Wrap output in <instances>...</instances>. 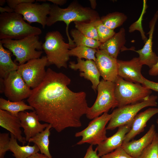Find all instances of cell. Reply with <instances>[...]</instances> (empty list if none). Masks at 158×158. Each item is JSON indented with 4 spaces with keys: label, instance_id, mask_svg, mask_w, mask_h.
<instances>
[{
    "label": "cell",
    "instance_id": "cell-1",
    "mask_svg": "<svg viewBox=\"0 0 158 158\" xmlns=\"http://www.w3.org/2000/svg\"><path fill=\"white\" fill-rule=\"evenodd\" d=\"M71 82L65 74L49 68L42 82L32 89L27 99L40 121L51 124L58 132L81 127V118L89 107L86 93L70 90Z\"/></svg>",
    "mask_w": 158,
    "mask_h": 158
},
{
    "label": "cell",
    "instance_id": "cell-2",
    "mask_svg": "<svg viewBox=\"0 0 158 158\" xmlns=\"http://www.w3.org/2000/svg\"><path fill=\"white\" fill-rule=\"evenodd\" d=\"M100 18L98 13L89 7H84L77 1L72 2L65 8L53 4L47 19L46 25L50 26L57 22L62 21L66 25V33L68 43L75 47V44L69 36L68 28L72 22H93Z\"/></svg>",
    "mask_w": 158,
    "mask_h": 158
},
{
    "label": "cell",
    "instance_id": "cell-3",
    "mask_svg": "<svg viewBox=\"0 0 158 158\" xmlns=\"http://www.w3.org/2000/svg\"><path fill=\"white\" fill-rule=\"evenodd\" d=\"M42 33L39 28L26 23L22 16L15 12L0 15V39L19 40L26 37L39 35Z\"/></svg>",
    "mask_w": 158,
    "mask_h": 158
},
{
    "label": "cell",
    "instance_id": "cell-4",
    "mask_svg": "<svg viewBox=\"0 0 158 158\" xmlns=\"http://www.w3.org/2000/svg\"><path fill=\"white\" fill-rule=\"evenodd\" d=\"M4 47L8 49L16 57L19 65L29 61L40 58L43 51V43L38 35H32L19 40L5 39L0 40Z\"/></svg>",
    "mask_w": 158,
    "mask_h": 158
},
{
    "label": "cell",
    "instance_id": "cell-5",
    "mask_svg": "<svg viewBox=\"0 0 158 158\" xmlns=\"http://www.w3.org/2000/svg\"><path fill=\"white\" fill-rule=\"evenodd\" d=\"M42 47L46 54L48 64H54L59 68L67 67V63L69 59V49L73 47L65 42L59 31L47 32Z\"/></svg>",
    "mask_w": 158,
    "mask_h": 158
},
{
    "label": "cell",
    "instance_id": "cell-6",
    "mask_svg": "<svg viewBox=\"0 0 158 158\" xmlns=\"http://www.w3.org/2000/svg\"><path fill=\"white\" fill-rule=\"evenodd\" d=\"M115 83L114 94L118 107L143 101L152 92L151 89L142 84L126 81L119 76Z\"/></svg>",
    "mask_w": 158,
    "mask_h": 158
},
{
    "label": "cell",
    "instance_id": "cell-7",
    "mask_svg": "<svg viewBox=\"0 0 158 158\" xmlns=\"http://www.w3.org/2000/svg\"><path fill=\"white\" fill-rule=\"evenodd\" d=\"M114 82L102 79L97 86L98 94L93 105L89 107L86 115L87 118L93 119L111 109L118 106L115 97Z\"/></svg>",
    "mask_w": 158,
    "mask_h": 158
},
{
    "label": "cell",
    "instance_id": "cell-8",
    "mask_svg": "<svg viewBox=\"0 0 158 158\" xmlns=\"http://www.w3.org/2000/svg\"><path fill=\"white\" fill-rule=\"evenodd\" d=\"M157 98V96L153 95L142 101L118 107L112 113L107 130H113L121 126L132 124L135 116L142 109L149 106L156 107Z\"/></svg>",
    "mask_w": 158,
    "mask_h": 158
},
{
    "label": "cell",
    "instance_id": "cell-9",
    "mask_svg": "<svg viewBox=\"0 0 158 158\" xmlns=\"http://www.w3.org/2000/svg\"><path fill=\"white\" fill-rule=\"evenodd\" d=\"M112 114L105 113L93 119L87 126L83 130L76 133V137H82L77 145L87 143L92 145H98L107 138L106 126L109 121Z\"/></svg>",
    "mask_w": 158,
    "mask_h": 158
},
{
    "label": "cell",
    "instance_id": "cell-10",
    "mask_svg": "<svg viewBox=\"0 0 158 158\" xmlns=\"http://www.w3.org/2000/svg\"><path fill=\"white\" fill-rule=\"evenodd\" d=\"M48 64L47 56H44L19 65L17 71L27 85L33 89L44 79L46 74L45 67Z\"/></svg>",
    "mask_w": 158,
    "mask_h": 158
},
{
    "label": "cell",
    "instance_id": "cell-11",
    "mask_svg": "<svg viewBox=\"0 0 158 158\" xmlns=\"http://www.w3.org/2000/svg\"><path fill=\"white\" fill-rule=\"evenodd\" d=\"M4 92L8 100L13 102L23 101L30 95L32 90L17 71L10 72L3 79Z\"/></svg>",
    "mask_w": 158,
    "mask_h": 158
},
{
    "label": "cell",
    "instance_id": "cell-12",
    "mask_svg": "<svg viewBox=\"0 0 158 158\" xmlns=\"http://www.w3.org/2000/svg\"><path fill=\"white\" fill-rule=\"evenodd\" d=\"M51 5L47 3L41 4L25 3L18 6L15 9L14 12L21 14L24 20L29 23H38L44 28L46 25L47 16L49 13Z\"/></svg>",
    "mask_w": 158,
    "mask_h": 158
},
{
    "label": "cell",
    "instance_id": "cell-13",
    "mask_svg": "<svg viewBox=\"0 0 158 158\" xmlns=\"http://www.w3.org/2000/svg\"><path fill=\"white\" fill-rule=\"evenodd\" d=\"M95 56V62L103 79L115 83L118 77L117 59L106 51L99 49Z\"/></svg>",
    "mask_w": 158,
    "mask_h": 158
},
{
    "label": "cell",
    "instance_id": "cell-14",
    "mask_svg": "<svg viewBox=\"0 0 158 158\" xmlns=\"http://www.w3.org/2000/svg\"><path fill=\"white\" fill-rule=\"evenodd\" d=\"M158 19V10L154 14L149 23L150 30L147 34L149 35V38L145 42L142 48L140 49L135 50L133 48L128 49L127 50L134 51L139 55V58L141 64L143 65L148 66L151 68L157 63L158 60V56L152 50V39L155 27Z\"/></svg>",
    "mask_w": 158,
    "mask_h": 158
},
{
    "label": "cell",
    "instance_id": "cell-15",
    "mask_svg": "<svg viewBox=\"0 0 158 158\" xmlns=\"http://www.w3.org/2000/svg\"><path fill=\"white\" fill-rule=\"evenodd\" d=\"M117 61L118 76L128 81L142 84L145 78L141 73L142 65L139 57H134L128 61Z\"/></svg>",
    "mask_w": 158,
    "mask_h": 158
},
{
    "label": "cell",
    "instance_id": "cell-16",
    "mask_svg": "<svg viewBox=\"0 0 158 158\" xmlns=\"http://www.w3.org/2000/svg\"><path fill=\"white\" fill-rule=\"evenodd\" d=\"M18 117L20 121L21 127L24 129L26 141H28L30 138L43 131L49 125L47 123H40L35 111L30 112H20Z\"/></svg>",
    "mask_w": 158,
    "mask_h": 158
},
{
    "label": "cell",
    "instance_id": "cell-17",
    "mask_svg": "<svg viewBox=\"0 0 158 158\" xmlns=\"http://www.w3.org/2000/svg\"><path fill=\"white\" fill-rule=\"evenodd\" d=\"M77 62L70 61L69 67L72 69H79L81 72L80 76L90 81L92 83V88L96 91L100 83V75L96 63L92 60H84L77 58Z\"/></svg>",
    "mask_w": 158,
    "mask_h": 158
},
{
    "label": "cell",
    "instance_id": "cell-18",
    "mask_svg": "<svg viewBox=\"0 0 158 158\" xmlns=\"http://www.w3.org/2000/svg\"><path fill=\"white\" fill-rule=\"evenodd\" d=\"M131 125L130 124L119 127L114 134L97 145L96 148L98 155L101 157L121 147L126 135L130 130Z\"/></svg>",
    "mask_w": 158,
    "mask_h": 158
},
{
    "label": "cell",
    "instance_id": "cell-19",
    "mask_svg": "<svg viewBox=\"0 0 158 158\" xmlns=\"http://www.w3.org/2000/svg\"><path fill=\"white\" fill-rule=\"evenodd\" d=\"M156 133L155 126L152 124L148 131L141 138L123 143L122 147L131 157L137 158L151 143Z\"/></svg>",
    "mask_w": 158,
    "mask_h": 158
},
{
    "label": "cell",
    "instance_id": "cell-20",
    "mask_svg": "<svg viewBox=\"0 0 158 158\" xmlns=\"http://www.w3.org/2000/svg\"><path fill=\"white\" fill-rule=\"evenodd\" d=\"M158 113V108H150L137 114L132 123L131 129L126 135L123 143L129 142L144 130L148 121Z\"/></svg>",
    "mask_w": 158,
    "mask_h": 158
},
{
    "label": "cell",
    "instance_id": "cell-21",
    "mask_svg": "<svg viewBox=\"0 0 158 158\" xmlns=\"http://www.w3.org/2000/svg\"><path fill=\"white\" fill-rule=\"evenodd\" d=\"M0 126L12 134L19 142L24 145L25 138L22 135L20 121L18 117L12 115L6 111L0 109Z\"/></svg>",
    "mask_w": 158,
    "mask_h": 158
},
{
    "label": "cell",
    "instance_id": "cell-22",
    "mask_svg": "<svg viewBox=\"0 0 158 158\" xmlns=\"http://www.w3.org/2000/svg\"><path fill=\"white\" fill-rule=\"evenodd\" d=\"M125 30L122 28L105 42L101 43L99 49L106 51L113 57L117 59L120 51H123L126 42Z\"/></svg>",
    "mask_w": 158,
    "mask_h": 158
},
{
    "label": "cell",
    "instance_id": "cell-23",
    "mask_svg": "<svg viewBox=\"0 0 158 158\" xmlns=\"http://www.w3.org/2000/svg\"><path fill=\"white\" fill-rule=\"evenodd\" d=\"M10 135L8 150L13 153L15 158H28L40 151L39 148L35 144L33 146L20 145L14 135L11 133Z\"/></svg>",
    "mask_w": 158,
    "mask_h": 158
},
{
    "label": "cell",
    "instance_id": "cell-24",
    "mask_svg": "<svg viewBox=\"0 0 158 158\" xmlns=\"http://www.w3.org/2000/svg\"><path fill=\"white\" fill-rule=\"evenodd\" d=\"M11 51L5 49L0 41V76L4 79L11 72L17 71L19 66L12 61Z\"/></svg>",
    "mask_w": 158,
    "mask_h": 158
},
{
    "label": "cell",
    "instance_id": "cell-25",
    "mask_svg": "<svg viewBox=\"0 0 158 158\" xmlns=\"http://www.w3.org/2000/svg\"><path fill=\"white\" fill-rule=\"evenodd\" d=\"M51 124H49L44 130L30 138L29 143L33 142L39 148L41 153L49 158H52L49 150V137L50 134V129L52 128Z\"/></svg>",
    "mask_w": 158,
    "mask_h": 158
},
{
    "label": "cell",
    "instance_id": "cell-26",
    "mask_svg": "<svg viewBox=\"0 0 158 158\" xmlns=\"http://www.w3.org/2000/svg\"><path fill=\"white\" fill-rule=\"evenodd\" d=\"M0 109L6 111L12 115L18 117L19 113L27 110L34 111V108L26 104L23 101L13 102L0 98Z\"/></svg>",
    "mask_w": 158,
    "mask_h": 158
},
{
    "label": "cell",
    "instance_id": "cell-27",
    "mask_svg": "<svg viewBox=\"0 0 158 158\" xmlns=\"http://www.w3.org/2000/svg\"><path fill=\"white\" fill-rule=\"evenodd\" d=\"M70 34L75 47L83 46L98 49L101 44L99 41L85 36L76 29H71Z\"/></svg>",
    "mask_w": 158,
    "mask_h": 158
},
{
    "label": "cell",
    "instance_id": "cell-28",
    "mask_svg": "<svg viewBox=\"0 0 158 158\" xmlns=\"http://www.w3.org/2000/svg\"><path fill=\"white\" fill-rule=\"evenodd\" d=\"M127 18V16L124 13L115 12L102 16L100 18V20L106 26L114 30L121 26Z\"/></svg>",
    "mask_w": 158,
    "mask_h": 158
},
{
    "label": "cell",
    "instance_id": "cell-29",
    "mask_svg": "<svg viewBox=\"0 0 158 158\" xmlns=\"http://www.w3.org/2000/svg\"><path fill=\"white\" fill-rule=\"evenodd\" d=\"M97 50V49L85 46H79L71 48L69 50V54L70 56H75L79 59L84 58L95 61Z\"/></svg>",
    "mask_w": 158,
    "mask_h": 158
},
{
    "label": "cell",
    "instance_id": "cell-30",
    "mask_svg": "<svg viewBox=\"0 0 158 158\" xmlns=\"http://www.w3.org/2000/svg\"><path fill=\"white\" fill-rule=\"evenodd\" d=\"M74 23L76 29L80 32L89 37L99 41L96 28L92 22H75Z\"/></svg>",
    "mask_w": 158,
    "mask_h": 158
},
{
    "label": "cell",
    "instance_id": "cell-31",
    "mask_svg": "<svg viewBox=\"0 0 158 158\" xmlns=\"http://www.w3.org/2000/svg\"><path fill=\"white\" fill-rule=\"evenodd\" d=\"M96 28L99 38V41L103 43L113 36L116 33L112 30L106 26L102 22L100 18L92 22Z\"/></svg>",
    "mask_w": 158,
    "mask_h": 158
},
{
    "label": "cell",
    "instance_id": "cell-32",
    "mask_svg": "<svg viewBox=\"0 0 158 158\" xmlns=\"http://www.w3.org/2000/svg\"><path fill=\"white\" fill-rule=\"evenodd\" d=\"M137 158H158V134L156 133L151 143Z\"/></svg>",
    "mask_w": 158,
    "mask_h": 158
},
{
    "label": "cell",
    "instance_id": "cell-33",
    "mask_svg": "<svg viewBox=\"0 0 158 158\" xmlns=\"http://www.w3.org/2000/svg\"><path fill=\"white\" fill-rule=\"evenodd\" d=\"M10 138L8 133L0 134V158H4L8 150Z\"/></svg>",
    "mask_w": 158,
    "mask_h": 158
},
{
    "label": "cell",
    "instance_id": "cell-34",
    "mask_svg": "<svg viewBox=\"0 0 158 158\" xmlns=\"http://www.w3.org/2000/svg\"><path fill=\"white\" fill-rule=\"evenodd\" d=\"M101 158H134L124 150L122 146L113 151L105 154Z\"/></svg>",
    "mask_w": 158,
    "mask_h": 158
},
{
    "label": "cell",
    "instance_id": "cell-35",
    "mask_svg": "<svg viewBox=\"0 0 158 158\" xmlns=\"http://www.w3.org/2000/svg\"><path fill=\"white\" fill-rule=\"evenodd\" d=\"M34 0H7L8 6L14 10L15 8L18 5L22 4L28 3H34Z\"/></svg>",
    "mask_w": 158,
    "mask_h": 158
},
{
    "label": "cell",
    "instance_id": "cell-36",
    "mask_svg": "<svg viewBox=\"0 0 158 158\" xmlns=\"http://www.w3.org/2000/svg\"><path fill=\"white\" fill-rule=\"evenodd\" d=\"M83 158H100L98 155L97 149L94 150L93 145H90L87 148L86 154Z\"/></svg>",
    "mask_w": 158,
    "mask_h": 158
},
{
    "label": "cell",
    "instance_id": "cell-37",
    "mask_svg": "<svg viewBox=\"0 0 158 158\" xmlns=\"http://www.w3.org/2000/svg\"><path fill=\"white\" fill-rule=\"evenodd\" d=\"M151 90L158 92V82H155L149 80L145 78L142 84Z\"/></svg>",
    "mask_w": 158,
    "mask_h": 158
},
{
    "label": "cell",
    "instance_id": "cell-38",
    "mask_svg": "<svg viewBox=\"0 0 158 158\" xmlns=\"http://www.w3.org/2000/svg\"><path fill=\"white\" fill-rule=\"evenodd\" d=\"M148 73L149 75L151 76H156L158 75V60L156 64L150 68Z\"/></svg>",
    "mask_w": 158,
    "mask_h": 158
},
{
    "label": "cell",
    "instance_id": "cell-39",
    "mask_svg": "<svg viewBox=\"0 0 158 158\" xmlns=\"http://www.w3.org/2000/svg\"><path fill=\"white\" fill-rule=\"evenodd\" d=\"M0 12L1 13H12L14 12V10L8 6L5 7L0 6Z\"/></svg>",
    "mask_w": 158,
    "mask_h": 158
},
{
    "label": "cell",
    "instance_id": "cell-40",
    "mask_svg": "<svg viewBox=\"0 0 158 158\" xmlns=\"http://www.w3.org/2000/svg\"><path fill=\"white\" fill-rule=\"evenodd\" d=\"M47 1H50L54 4L57 6L58 5H63L65 4L67 1L66 0H47Z\"/></svg>",
    "mask_w": 158,
    "mask_h": 158
},
{
    "label": "cell",
    "instance_id": "cell-41",
    "mask_svg": "<svg viewBox=\"0 0 158 158\" xmlns=\"http://www.w3.org/2000/svg\"><path fill=\"white\" fill-rule=\"evenodd\" d=\"M28 158H49L45 155L37 152L31 155Z\"/></svg>",
    "mask_w": 158,
    "mask_h": 158
},
{
    "label": "cell",
    "instance_id": "cell-42",
    "mask_svg": "<svg viewBox=\"0 0 158 158\" xmlns=\"http://www.w3.org/2000/svg\"><path fill=\"white\" fill-rule=\"evenodd\" d=\"M90 2L91 8L94 10L96 8L97 6V3L96 0H90L89 1Z\"/></svg>",
    "mask_w": 158,
    "mask_h": 158
},
{
    "label": "cell",
    "instance_id": "cell-43",
    "mask_svg": "<svg viewBox=\"0 0 158 158\" xmlns=\"http://www.w3.org/2000/svg\"><path fill=\"white\" fill-rule=\"evenodd\" d=\"M6 2V0H0V6L2 7L3 5H4L5 3Z\"/></svg>",
    "mask_w": 158,
    "mask_h": 158
},
{
    "label": "cell",
    "instance_id": "cell-44",
    "mask_svg": "<svg viewBox=\"0 0 158 158\" xmlns=\"http://www.w3.org/2000/svg\"><path fill=\"white\" fill-rule=\"evenodd\" d=\"M157 123L158 124V118L157 119L156 121Z\"/></svg>",
    "mask_w": 158,
    "mask_h": 158
}]
</instances>
